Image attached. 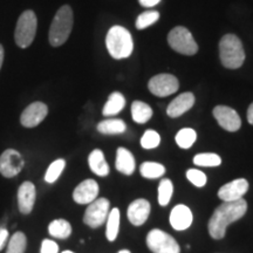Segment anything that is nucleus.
<instances>
[{"mask_svg": "<svg viewBox=\"0 0 253 253\" xmlns=\"http://www.w3.org/2000/svg\"><path fill=\"white\" fill-rule=\"evenodd\" d=\"M40 253H59V245L54 240L43 239L41 243Z\"/></svg>", "mask_w": 253, "mask_h": 253, "instance_id": "nucleus-35", "label": "nucleus"}, {"mask_svg": "<svg viewBox=\"0 0 253 253\" xmlns=\"http://www.w3.org/2000/svg\"><path fill=\"white\" fill-rule=\"evenodd\" d=\"M138 1H140V4L143 6V7H154V6H156L161 0H138Z\"/></svg>", "mask_w": 253, "mask_h": 253, "instance_id": "nucleus-37", "label": "nucleus"}, {"mask_svg": "<svg viewBox=\"0 0 253 253\" xmlns=\"http://www.w3.org/2000/svg\"><path fill=\"white\" fill-rule=\"evenodd\" d=\"M120 210L118 208H114L109 211L108 217H107V227H106V237L109 242H114L119 236L120 231Z\"/></svg>", "mask_w": 253, "mask_h": 253, "instance_id": "nucleus-24", "label": "nucleus"}, {"mask_svg": "<svg viewBox=\"0 0 253 253\" xmlns=\"http://www.w3.org/2000/svg\"><path fill=\"white\" fill-rule=\"evenodd\" d=\"M106 46L114 59L129 58L134 49L130 33L122 26H113L106 37Z\"/></svg>", "mask_w": 253, "mask_h": 253, "instance_id": "nucleus-4", "label": "nucleus"}, {"mask_svg": "<svg viewBox=\"0 0 253 253\" xmlns=\"http://www.w3.org/2000/svg\"><path fill=\"white\" fill-rule=\"evenodd\" d=\"M2 62H4V47L0 45V69H1Z\"/></svg>", "mask_w": 253, "mask_h": 253, "instance_id": "nucleus-39", "label": "nucleus"}, {"mask_svg": "<svg viewBox=\"0 0 253 253\" xmlns=\"http://www.w3.org/2000/svg\"><path fill=\"white\" fill-rule=\"evenodd\" d=\"M131 118L138 125H144L153 118V109L142 101H134L131 104Z\"/></svg>", "mask_w": 253, "mask_h": 253, "instance_id": "nucleus-22", "label": "nucleus"}, {"mask_svg": "<svg viewBox=\"0 0 253 253\" xmlns=\"http://www.w3.org/2000/svg\"><path fill=\"white\" fill-rule=\"evenodd\" d=\"M161 143V136L157 131L153 130V129H148L142 136L141 138V145L144 149L150 150L157 148Z\"/></svg>", "mask_w": 253, "mask_h": 253, "instance_id": "nucleus-32", "label": "nucleus"}, {"mask_svg": "<svg viewBox=\"0 0 253 253\" xmlns=\"http://www.w3.org/2000/svg\"><path fill=\"white\" fill-rule=\"evenodd\" d=\"M248 211V203L244 198L236 202H223L211 216L208 230L213 239H223L226 227L233 221L239 220Z\"/></svg>", "mask_w": 253, "mask_h": 253, "instance_id": "nucleus-1", "label": "nucleus"}, {"mask_svg": "<svg viewBox=\"0 0 253 253\" xmlns=\"http://www.w3.org/2000/svg\"><path fill=\"white\" fill-rule=\"evenodd\" d=\"M186 178L190 183H192L197 188H203L207 184L208 177L203 171L198 169H189L186 171Z\"/></svg>", "mask_w": 253, "mask_h": 253, "instance_id": "nucleus-34", "label": "nucleus"}, {"mask_svg": "<svg viewBox=\"0 0 253 253\" xmlns=\"http://www.w3.org/2000/svg\"><path fill=\"white\" fill-rule=\"evenodd\" d=\"M173 194V184L171 179L163 178L158 184V204L161 207H167L171 201Z\"/></svg>", "mask_w": 253, "mask_h": 253, "instance_id": "nucleus-28", "label": "nucleus"}, {"mask_svg": "<svg viewBox=\"0 0 253 253\" xmlns=\"http://www.w3.org/2000/svg\"><path fill=\"white\" fill-rule=\"evenodd\" d=\"M151 205L147 199L138 198L131 202L129 205L128 211H126V216L128 219L134 226H141L147 221L150 216Z\"/></svg>", "mask_w": 253, "mask_h": 253, "instance_id": "nucleus-14", "label": "nucleus"}, {"mask_svg": "<svg viewBox=\"0 0 253 253\" xmlns=\"http://www.w3.org/2000/svg\"><path fill=\"white\" fill-rule=\"evenodd\" d=\"M213 116L218 125L227 131H237L242 126V120H240L238 113L227 106L214 107Z\"/></svg>", "mask_w": 253, "mask_h": 253, "instance_id": "nucleus-11", "label": "nucleus"}, {"mask_svg": "<svg viewBox=\"0 0 253 253\" xmlns=\"http://www.w3.org/2000/svg\"><path fill=\"white\" fill-rule=\"evenodd\" d=\"M249 190V182L245 178H237L226 183L218 190V198L223 202H236L242 199Z\"/></svg>", "mask_w": 253, "mask_h": 253, "instance_id": "nucleus-13", "label": "nucleus"}, {"mask_svg": "<svg viewBox=\"0 0 253 253\" xmlns=\"http://www.w3.org/2000/svg\"><path fill=\"white\" fill-rule=\"evenodd\" d=\"M66 168V161L62 160V158H59V160H55L54 162L50 163V166L47 169L45 173V181L49 184L52 183H55L59 179V177L61 176L63 169Z\"/></svg>", "mask_w": 253, "mask_h": 253, "instance_id": "nucleus-31", "label": "nucleus"}, {"mask_svg": "<svg viewBox=\"0 0 253 253\" xmlns=\"http://www.w3.org/2000/svg\"><path fill=\"white\" fill-rule=\"evenodd\" d=\"M248 121L250 125L253 126V102L250 104V107L248 109Z\"/></svg>", "mask_w": 253, "mask_h": 253, "instance_id": "nucleus-38", "label": "nucleus"}, {"mask_svg": "<svg viewBox=\"0 0 253 253\" xmlns=\"http://www.w3.org/2000/svg\"><path fill=\"white\" fill-rule=\"evenodd\" d=\"M37 199L36 185L32 182H24L18 189V207L23 214H30Z\"/></svg>", "mask_w": 253, "mask_h": 253, "instance_id": "nucleus-16", "label": "nucleus"}, {"mask_svg": "<svg viewBox=\"0 0 253 253\" xmlns=\"http://www.w3.org/2000/svg\"><path fill=\"white\" fill-rule=\"evenodd\" d=\"M115 167L116 170L123 173V175H132L136 169L134 155H132L128 149H126V148L120 147L118 151H116Z\"/></svg>", "mask_w": 253, "mask_h": 253, "instance_id": "nucleus-19", "label": "nucleus"}, {"mask_svg": "<svg viewBox=\"0 0 253 253\" xmlns=\"http://www.w3.org/2000/svg\"><path fill=\"white\" fill-rule=\"evenodd\" d=\"M176 143L182 149H189L191 148L197 140V132L191 128H183L177 132Z\"/></svg>", "mask_w": 253, "mask_h": 253, "instance_id": "nucleus-27", "label": "nucleus"}, {"mask_svg": "<svg viewBox=\"0 0 253 253\" xmlns=\"http://www.w3.org/2000/svg\"><path fill=\"white\" fill-rule=\"evenodd\" d=\"M126 106V99L125 96L119 91H114L109 95L108 100H107L106 104H104L102 114L106 118H110V116H115L125 108Z\"/></svg>", "mask_w": 253, "mask_h": 253, "instance_id": "nucleus-21", "label": "nucleus"}, {"mask_svg": "<svg viewBox=\"0 0 253 253\" xmlns=\"http://www.w3.org/2000/svg\"><path fill=\"white\" fill-rule=\"evenodd\" d=\"M140 173L147 179H156L166 173V168L161 163L144 162L140 167Z\"/></svg>", "mask_w": 253, "mask_h": 253, "instance_id": "nucleus-26", "label": "nucleus"}, {"mask_svg": "<svg viewBox=\"0 0 253 253\" xmlns=\"http://www.w3.org/2000/svg\"><path fill=\"white\" fill-rule=\"evenodd\" d=\"M147 245L153 253L181 252L178 243L176 242L175 238L160 229H154L149 231V233L147 236Z\"/></svg>", "mask_w": 253, "mask_h": 253, "instance_id": "nucleus-7", "label": "nucleus"}, {"mask_svg": "<svg viewBox=\"0 0 253 253\" xmlns=\"http://www.w3.org/2000/svg\"><path fill=\"white\" fill-rule=\"evenodd\" d=\"M99 195V184L94 179L81 182L73 191V199L78 204H90Z\"/></svg>", "mask_w": 253, "mask_h": 253, "instance_id": "nucleus-15", "label": "nucleus"}, {"mask_svg": "<svg viewBox=\"0 0 253 253\" xmlns=\"http://www.w3.org/2000/svg\"><path fill=\"white\" fill-rule=\"evenodd\" d=\"M23 155L15 149H6L0 156V173L5 178H13L24 169Z\"/></svg>", "mask_w": 253, "mask_h": 253, "instance_id": "nucleus-9", "label": "nucleus"}, {"mask_svg": "<svg viewBox=\"0 0 253 253\" xmlns=\"http://www.w3.org/2000/svg\"><path fill=\"white\" fill-rule=\"evenodd\" d=\"M160 19V13L157 11H147L138 15L136 20V28L137 30H144V28L151 26Z\"/></svg>", "mask_w": 253, "mask_h": 253, "instance_id": "nucleus-33", "label": "nucleus"}, {"mask_svg": "<svg viewBox=\"0 0 253 253\" xmlns=\"http://www.w3.org/2000/svg\"><path fill=\"white\" fill-rule=\"evenodd\" d=\"M88 164H89L91 172H94L96 176L106 177L109 175L110 169L106 158H104L102 150L94 149L91 151L88 156Z\"/></svg>", "mask_w": 253, "mask_h": 253, "instance_id": "nucleus-20", "label": "nucleus"}, {"mask_svg": "<svg viewBox=\"0 0 253 253\" xmlns=\"http://www.w3.org/2000/svg\"><path fill=\"white\" fill-rule=\"evenodd\" d=\"M37 28L38 19L36 13H34L33 11H31V9L25 11L24 13L19 17L17 27H15V43H17L20 48H27L28 46H31L34 38H36Z\"/></svg>", "mask_w": 253, "mask_h": 253, "instance_id": "nucleus-5", "label": "nucleus"}, {"mask_svg": "<svg viewBox=\"0 0 253 253\" xmlns=\"http://www.w3.org/2000/svg\"><path fill=\"white\" fill-rule=\"evenodd\" d=\"M195 103V96L192 93H183L176 97L175 100H172L170 102L169 106L167 108V114L170 118L176 119L183 115L185 112H188L189 109L192 108Z\"/></svg>", "mask_w": 253, "mask_h": 253, "instance_id": "nucleus-18", "label": "nucleus"}, {"mask_svg": "<svg viewBox=\"0 0 253 253\" xmlns=\"http://www.w3.org/2000/svg\"><path fill=\"white\" fill-rule=\"evenodd\" d=\"M48 114V107L43 102H33L26 107L20 116V123L26 128L39 126Z\"/></svg>", "mask_w": 253, "mask_h": 253, "instance_id": "nucleus-12", "label": "nucleus"}, {"mask_svg": "<svg viewBox=\"0 0 253 253\" xmlns=\"http://www.w3.org/2000/svg\"><path fill=\"white\" fill-rule=\"evenodd\" d=\"M110 203L107 198H96L84 211V223L91 229H96L106 223L109 213Z\"/></svg>", "mask_w": 253, "mask_h": 253, "instance_id": "nucleus-8", "label": "nucleus"}, {"mask_svg": "<svg viewBox=\"0 0 253 253\" xmlns=\"http://www.w3.org/2000/svg\"><path fill=\"white\" fill-rule=\"evenodd\" d=\"M219 56L224 67L237 69L245 61V50L240 39L235 34H226L219 42Z\"/></svg>", "mask_w": 253, "mask_h": 253, "instance_id": "nucleus-3", "label": "nucleus"}, {"mask_svg": "<svg viewBox=\"0 0 253 253\" xmlns=\"http://www.w3.org/2000/svg\"><path fill=\"white\" fill-rule=\"evenodd\" d=\"M73 24H74V15L71 6L65 5L60 7L49 28L48 39L50 45L53 47L63 45L71 36Z\"/></svg>", "mask_w": 253, "mask_h": 253, "instance_id": "nucleus-2", "label": "nucleus"}, {"mask_svg": "<svg viewBox=\"0 0 253 253\" xmlns=\"http://www.w3.org/2000/svg\"><path fill=\"white\" fill-rule=\"evenodd\" d=\"M168 42L173 50L184 55H194L198 50V45L192 34L188 28L183 26H177L170 31Z\"/></svg>", "mask_w": 253, "mask_h": 253, "instance_id": "nucleus-6", "label": "nucleus"}, {"mask_svg": "<svg viewBox=\"0 0 253 253\" xmlns=\"http://www.w3.org/2000/svg\"><path fill=\"white\" fill-rule=\"evenodd\" d=\"M118 253H131L129 250H121V251H119Z\"/></svg>", "mask_w": 253, "mask_h": 253, "instance_id": "nucleus-40", "label": "nucleus"}, {"mask_svg": "<svg viewBox=\"0 0 253 253\" xmlns=\"http://www.w3.org/2000/svg\"><path fill=\"white\" fill-rule=\"evenodd\" d=\"M48 232L54 238L67 239L72 235V225L66 219H55L49 223Z\"/></svg>", "mask_w": 253, "mask_h": 253, "instance_id": "nucleus-25", "label": "nucleus"}, {"mask_svg": "<svg viewBox=\"0 0 253 253\" xmlns=\"http://www.w3.org/2000/svg\"><path fill=\"white\" fill-rule=\"evenodd\" d=\"M126 123L120 119H108L97 125V130L103 135H120L126 131Z\"/></svg>", "mask_w": 253, "mask_h": 253, "instance_id": "nucleus-23", "label": "nucleus"}, {"mask_svg": "<svg viewBox=\"0 0 253 253\" xmlns=\"http://www.w3.org/2000/svg\"><path fill=\"white\" fill-rule=\"evenodd\" d=\"M149 90L158 97H167L178 90L179 84L171 74H157L150 79L148 84Z\"/></svg>", "mask_w": 253, "mask_h": 253, "instance_id": "nucleus-10", "label": "nucleus"}, {"mask_svg": "<svg viewBox=\"0 0 253 253\" xmlns=\"http://www.w3.org/2000/svg\"><path fill=\"white\" fill-rule=\"evenodd\" d=\"M62 253H74L73 251H69V250H66V251H63Z\"/></svg>", "mask_w": 253, "mask_h": 253, "instance_id": "nucleus-41", "label": "nucleus"}, {"mask_svg": "<svg viewBox=\"0 0 253 253\" xmlns=\"http://www.w3.org/2000/svg\"><path fill=\"white\" fill-rule=\"evenodd\" d=\"M192 220H194L192 211L184 204H178L173 207L169 216L170 224H171L172 229L176 231H184L189 229L191 226Z\"/></svg>", "mask_w": 253, "mask_h": 253, "instance_id": "nucleus-17", "label": "nucleus"}, {"mask_svg": "<svg viewBox=\"0 0 253 253\" xmlns=\"http://www.w3.org/2000/svg\"><path fill=\"white\" fill-rule=\"evenodd\" d=\"M27 248V238L26 235L21 231L15 232L9 238V242L7 244V251L6 253H25Z\"/></svg>", "mask_w": 253, "mask_h": 253, "instance_id": "nucleus-29", "label": "nucleus"}, {"mask_svg": "<svg viewBox=\"0 0 253 253\" xmlns=\"http://www.w3.org/2000/svg\"><path fill=\"white\" fill-rule=\"evenodd\" d=\"M8 231L6 227L4 226H0V251H1L2 249H4V246L6 245V243H7L8 240Z\"/></svg>", "mask_w": 253, "mask_h": 253, "instance_id": "nucleus-36", "label": "nucleus"}, {"mask_svg": "<svg viewBox=\"0 0 253 253\" xmlns=\"http://www.w3.org/2000/svg\"><path fill=\"white\" fill-rule=\"evenodd\" d=\"M194 164L197 167H207V168L219 167L221 164V158L219 155L212 154V153L198 154L194 157Z\"/></svg>", "mask_w": 253, "mask_h": 253, "instance_id": "nucleus-30", "label": "nucleus"}]
</instances>
